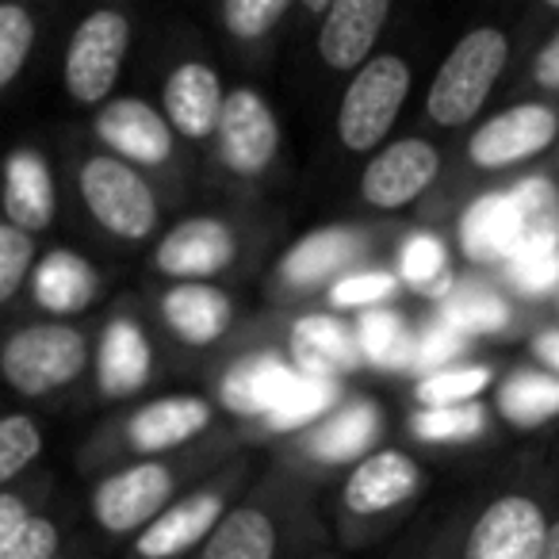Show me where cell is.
Wrapping results in <instances>:
<instances>
[{
	"label": "cell",
	"mask_w": 559,
	"mask_h": 559,
	"mask_svg": "<svg viewBox=\"0 0 559 559\" xmlns=\"http://www.w3.org/2000/svg\"><path fill=\"white\" fill-rule=\"evenodd\" d=\"M460 345H464V334H460L452 322H444L441 314H437L426 330H418V334H414L411 368H418V372L426 376V372H437V368H444V365H456L452 357L460 353Z\"/></svg>",
	"instance_id": "44"
},
{
	"label": "cell",
	"mask_w": 559,
	"mask_h": 559,
	"mask_svg": "<svg viewBox=\"0 0 559 559\" xmlns=\"http://www.w3.org/2000/svg\"><path fill=\"white\" fill-rule=\"evenodd\" d=\"M380 433H383V411L376 406V399L345 395L326 418L292 433L276 456L288 460L296 472H304L307 479L319 483V475L334 472V467H353L372 449H380L376 444Z\"/></svg>",
	"instance_id": "14"
},
{
	"label": "cell",
	"mask_w": 559,
	"mask_h": 559,
	"mask_svg": "<svg viewBox=\"0 0 559 559\" xmlns=\"http://www.w3.org/2000/svg\"><path fill=\"white\" fill-rule=\"evenodd\" d=\"M296 0H223L215 20L230 43L241 50H257L276 39V32L296 16Z\"/></svg>",
	"instance_id": "35"
},
{
	"label": "cell",
	"mask_w": 559,
	"mask_h": 559,
	"mask_svg": "<svg viewBox=\"0 0 559 559\" xmlns=\"http://www.w3.org/2000/svg\"><path fill=\"white\" fill-rule=\"evenodd\" d=\"M395 4L391 0H330L319 16V35H314V55L322 70L337 78H353L365 62L380 55V39L388 32Z\"/></svg>",
	"instance_id": "22"
},
{
	"label": "cell",
	"mask_w": 559,
	"mask_h": 559,
	"mask_svg": "<svg viewBox=\"0 0 559 559\" xmlns=\"http://www.w3.org/2000/svg\"><path fill=\"white\" fill-rule=\"evenodd\" d=\"M559 139V108L548 100H518L510 108L483 116L467 131L464 157L479 173H510L551 150Z\"/></svg>",
	"instance_id": "17"
},
{
	"label": "cell",
	"mask_w": 559,
	"mask_h": 559,
	"mask_svg": "<svg viewBox=\"0 0 559 559\" xmlns=\"http://www.w3.org/2000/svg\"><path fill=\"white\" fill-rule=\"evenodd\" d=\"M533 85L540 88V93L559 96V27H551V35L533 55Z\"/></svg>",
	"instance_id": "45"
},
{
	"label": "cell",
	"mask_w": 559,
	"mask_h": 559,
	"mask_svg": "<svg viewBox=\"0 0 559 559\" xmlns=\"http://www.w3.org/2000/svg\"><path fill=\"white\" fill-rule=\"evenodd\" d=\"M157 100L180 142H211L226 104V81L203 55H185L165 70Z\"/></svg>",
	"instance_id": "21"
},
{
	"label": "cell",
	"mask_w": 559,
	"mask_h": 559,
	"mask_svg": "<svg viewBox=\"0 0 559 559\" xmlns=\"http://www.w3.org/2000/svg\"><path fill=\"white\" fill-rule=\"evenodd\" d=\"M284 150V127L272 108V100L257 85H234L226 88L223 116H218L211 154L226 177L253 185L272 173Z\"/></svg>",
	"instance_id": "13"
},
{
	"label": "cell",
	"mask_w": 559,
	"mask_h": 559,
	"mask_svg": "<svg viewBox=\"0 0 559 559\" xmlns=\"http://www.w3.org/2000/svg\"><path fill=\"white\" fill-rule=\"evenodd\" d=\"M444 322L460 330V334H506L513 326V307L495 284L487 280H456V288L449 299H441Z\"/></svg>",
	"instance_id": "29"
},
{
	"label": "cell",
	"mask_w": 559,
	"mask_h": 559,
	"mask_svg": "<svg viewBox=\"0 0 559 559\" xmlns=\"http://www.w3.org/2000/svg\"><path fill=\"white\" fill-rule=\"evenodd\" d=\"M383 234L365 223H330L314 226L311 234L296 238L269 276V296L284 307L307 304L326 296L337 280L357 272L376 253Z\"/></svg>",
	"instance_id": "9"
},
{
	"label": "cell",
	"mask_w": 559,
	"mask_h": 559,
	"mask_svg": "<svg viewBox=\"0 0 559 559\" xmlns=\"http://www.w3.org/2000/svg\"><path fill=\"white\" fill-rule=\"evenodd\" d=\"M73 540H78L73 513H70V506H66V498H58V502H50L43 513H35V518L0 548V559H62Z\"/></svg>",
	"instance_id": "37"
},
{
	"label": "cell",
	"mask_w": 559,
	"mask_h": 559,
	"mask_svg": "<svg viewBox=\"0 0 559 559\" xmlns=\"http://www.w3.org/2000/svg\"><path fill=\"white\" fill-rule=\"evenodd\" d=\"M241 253L246 246L238 223L218 211H195L157 238L150 272L165 284H218V276H226L241 261Z\"/></svg>",
	"instance_id": "15"
},
{
	"label": "cell",
	"mask_w": 559,
	"mask_h": 559,
	"mask_svg": "<svg viewBox=\"0 0 559 559\" xmlns=\"http://www.w3.org/2000/svg\"><path fill=\"white\" fill-rule=\"evenodd\" d=\"M62 559H104V556H96L93 548H85V540L78 536V540H73L70 548H66V556H62Z\"/></svg>",
	"instance_id": "49"
},
{
	"label": "cell",
	"mask_w": 559,
	"mask_h": 559,
	"mask_svg": "<svg viewBox=\"0 0 559 559\" xmlns=\"http://www.w3.org/2000/svg\"><path fill=\"white\" fill-rule=\"evenodd\" d=\"M460 533H464L460 525H444L441 533L433 536V544H429L426 551H418V556H406V559H456L460 556Z\"/></svg>",
	"instance_id": "46"
},
{
	"label": "cell",
	"mask_w": 559,
	"mask_h": 559,
	"mask_svg": "<svg viewBox=\"0 0 559 559\" xmlns=\"http://www.w3.org/2000/svg\"><path fill=\"white\" fill-rule=\"evenodd\" d=\"M513 58V43L506 27L479 24L464 32L452 50L441 58L433 81L426 88V119L441 131L475 127L487 108L490 93L502 81L506 66Z\"/></svg>",
	"instance_id": "8"
},
{
	"label": "cell",
	"mask_w": 559,
	"mask_h": 559,
	"mask_svg": "<svg viewBox=\"0 0 559 559\" xmlns=\"http://www.w3.org/2000/svg\"><path fill=\"white\" fill-rule=\"evenodd\" d=\"M506 280L521 296H548L559 288V249H540V253H518L502 264Z\"/></svg>",
	"instance_id": "43"
},
{
	"label": "cell",
	"mask_w": 559,
	"mask_h": 559,
	"mask_svg": "<svg viewBox=\"0 0 559 559\" xmlns=\"http://www.w3.org/2000/svg\"><path fill=\"white\" fill-rule=\"evenodd\" d=\"M264 437L253 426H218L211 437L195 441L192 449L173 452L162 460H139L116 472L88 479L85 513L88 525L111 544H127L139 536L162 510H169L180 495L203 483L211 472L234 460L246 449H261Z\"/></svg>",
	"instance_id": "1"
},
{
	"label": "cell",
	"mask_w": 559,
	"mask_h": 559,
	"mask_svg": "<svg viewBox=\"0 0 559 559\" xmlns=\"http://www.w3.org/2000/svg\"><path fill=\"white\" fill-rule=\"evenodd\" d=\"M218 426H223V411L215 406V399L195 395V391L157 395L100 421L81 441L78 467L96 479V475L116 472L123 464L162 460L173 456V452L192 449L195 441L211 437Z\"/></svg>",
	"instance_id": "3"
},
{
	"label": "cell",
	"mask_w": 559,
	"mask_h": 559,
	"mask_svg": "<svg viewBox=\"0 0 559 559\" xmlns=\"http://www.w3.org/2000/svg\"><path fill=\"white\" fill-rule=\"evenodd\" d=\"M134 47V16L127 9H93L78 20L62 58V88L78 108H104L123 81Z\"/></svg>",
	"instance_id": "12"
},
{
	"label": "cell",
	"mask_w": 559,
	"mask_h": 559,
	"mask_svg": "<svg viewBox=\"0 0 559 559\" xmlns=\"http://www.w3.org/2000/svg\"><path fill=\"white\" fill-rule=\"evenodd\" d=\"M93 139L96 150L119 157L139 173H177L180 165V139L165 123L162 108L142 96H111L104 108L93 111Z\"/></svg>",
	"instance_id": "16"
},
{
	"label": "cell",
	"mask_w": 559,
	"mask_h": 559,
	"mask_svg": "<svg viewBox=\"0 0 559 559\" xmlns=\"http://www.w3.org/2000/svg\"><path fill=\"white\" fill-rule=\"evenodd\" d=\"M528 349H533V357L559 380V330H540Z\"/></svg>",
	"instance_id": "47"
},
{
	"label": "cell",
	"mask_w": 559,
	"mask_h": 559,
	"mask_svg": "<svg viewBox=\"0 0 559 559\" xmlns=\"http://www.w3.org/2000/svg\"><path fill=\"white\" fill-rule=\"evenodd\" d=\"M495 414L513 429H540L559 418V380L544 368H518L495 383Z\"/></svg>",
	"instance_id": "28"
},
{
	"label": "cell",
	"mask_w": 559,
	"mask_h": 559,
	"mask_svg": "<svg viewBox=\"0 0 559 559\" xmlns=\"http://www.w3.org/2000/svg\"><path fill=\"white\" fill-rule=\"evenodd\" d=\"M319 483L288 460H264L257 483L230 506L192 559H311L330 548V528L314 502Z\"/></svg>",
	"instance_id": "2"
},
{
	"label": "cell",
	"mask_w": 559,
	"mask_h": 559,
	"mask_svg": "<svg viewBox=\"0 0 559 559\" xmlns=\"http://www.w3.org/2000/svg\"><path fill=\"white\" fill-rule=\"evenodd\" d=\"M399 284L418 296L429 299H449V292L456 288V276H452V261H449V246H444L437 234L429 230H414L399 241Z\"/></svg>",
	"instance_id": "30"
},
{
	"label": "cell",
	"mask_w": 559,
	"mask_h": 559,
	"mask_svg": "<svg viewBox=\"0 0 559 559\" xmlns=\"http://www.w3.org/2000/svg\"><path fill=\"white\" fill-rule=\"evenodd\" d=\"M490 426V411L483 403H464V406H437V411H421L414 406L406 429L414 441L421 444H464L483 437Z\"/></svg>",
	"instance_id": "39"
},
{
	"label": "cell",
	"mask_w": 559,
	"mask_h": 559,
	"mask_svg": "<svg viewBox=\"0 0 559 559\" xmlns=\"http://www.w3.org/2000/svg\"><path fill=\"white\" fill-rule=\"evenodd\" d=\"M495 383H498V368L479 365V360H456V365H444L437 372L418 376L411 388V399L421 411L464 406V403H479Z\"/></svg>",
	"instance_id": "34"
},
{
	"label": "cell",
	"mask_w": 559,
	"mask_h": 559,
	"mask_svg": "<svg viewBox=\"0 0 559 559\" xmlns=\"http://www.w3.org/2000/svg\"><path fill=\"white\" fill-rule=\"evenodd\" d=\"M39 12L20 0H0V96L20 81L39 47Z\"/></svg>",
	"instance_id": "38"
},
{
	"label": "cell",
	"mask_w": 559,
	"mask_h": 559,
	"mask_svg": "<svg viewBox=\"0 0 559 559\" xmlns=\"http://www.w3.org/2000/svg\"><path fill=\"white\" fill-rule=\"evenodd\" d=\"M288 360L299 376H319V380H342L365 365L353 322L330 311H307L292 322Z\"/></svg>",
	"instance_id": "26"
},
{
	"label": "cell",
	"mask_w": 559,
	"mask_h": 559,
	"mask_svg": "<svg viewBox=\"0 0 559 559\" xmlns=\"http://www.w3.org/2000/svg\"><path fill=\"white\" fill-rule=\"evenodd\" d=\"M399 276L391 269H357L345 280H337L334 288L326 292L330 314H365L376 307H388L399 296Z\"/></svg>",
	"instance_id": "40"
},
{
	"label": "cell",
	"mask_w": 559,
	"mask_h": 559,
	"mask_svg": "<svg viewBox=\"0 0 559 559\" xmlns=\"http://www.w3.org/2000/svg\"><path fill=\"white\" fill-rule=\"evenodd\" d=\"M444 154L437 142L421 139V134H403L380 146L360 169V203L380 215H395L406 211L441 180Z\"/></svg>",
	"instance_id": "19"
},
{
	"label": "cell",
	"mask_w": 559,
	"mask_h": 559,
	"mask_svg": "<svg viewBox=\"0 0 559 559\" xmlns=\"http://www.w3.org/2000/svg\"><path fill=\"white\" fill-rule=\"evenodd\" d=\"M58 498H62L58 495V479H55V472H47V467L27 475V479L16 483V487L0 490V548H4V544H9L35 513H43L50 502H58Z\"/></svg>",
	"instance_id": "41"
},
{
	"label": "cell",
	"mask_w": 559,
	"mask_h": 559,
	"mask_svg": "<svg viewBox=\"0 0 559 559\" xmlns=\"http://www.w3.org/2000/svg\"><path fill=\"white\" fill-rule=\"evenodd\" d=\"M540 559H559V513L551 518V528H548V544H544Z\"/></svg>",
	"instance_id": "48"
},
{
	"label": "cell",
	"mask_w": 559,
	"mask_h": 559,
	"mask_svg": "<svg viewBox=\"0 0 559 559\" xmlns=\"http://www.w3.org/2000/svg\"><path fill=\"white\" fill-rule=\"evenodd\" d=\"M261 467V449H246L226 460L218 472H211L169 510L157 513L139 536H131L123 544V559H192L218 528V521L230 513V506L253 487Z\"/></svg>",
	"instance_id": "6"
},
{
	"label": "cell",
	"mask_w": 559,
	"mask_h": 559,
	"mask_svg": "<svg viewBox=\"0 0 559 559\" xmlns=\"http://www.w3.org/2000/svg\"><path fill=\"white\" fill-rule=\"evenodd\" d=\"M345 399L342 391V380H319V376H296L292 391L284 395L280 411L272 414L264 426H257L261 437H272V433H299V429L314 426L319 418H326L337 403Z\"/></svg>",
	"instance_id": "36"
},
{
	"label": "cell",
	"mask_w": 559,
	"mask_h": 559,
	"mask_svg": "<svg viewBox=\"0 0 559 559\" xmlns=\"http://www.w3.org/2000/svg\"><path fill=\"white\" fill-rule=\"evenodd\" d=\"M73 188L88 223L116 246L134 249L162 238L165 203L146 173L131 169L104 150H88L73 165Z\"/></svg>",
	"instance_id": "7"
},
{
	"label": "cell",
	"mask_w": 559,
	"mask_h": 559,
	"mask_svg": "<svg viewBox=\"0 0 559 559\" xmlns=\"http://www.w3.org/2000/svg\"><path fill=\"white\" fill-rule=\"evenodd\" d=\"M47 452V421L32 411H0V490L16 487L39 472Z\"/></svg>",
	"instance_id": "32"
},
{
	"label": "cell",
	"mask_w": 559,
	"mask_h": 559,
	"mask_svg": "<svg viewBox=\"0 0 559 559\" xmlns=\"http://www.w3.org/2000/svg\"><path fill=\"white\" fill-rule=\"evenodd\" d=\"M39 238L16 230L0 218V314L9 311L20 299V292L27 288V280L35 272V261H39Z\"/></svg>",
	"instance_id": "42"
},
{
	"label": "cell",
	"mask_w": 559,
	"mask_h": 559,
	"mask_svg": "<svg viewBox=\"0 0 559 559\" xmlns=\"http://www.w3.org/2000/svg\"><path fill=\"white\" fill-rule=\"evenodd\" d=\"M0 218L32 238L55 226L58 177L39 146H16L0 162Z\"/></svg>",
	"instance_id": "25"
},
{
	"label": "cell",
	"mask_w": 559,
	"mask_h": 559,
	"mask_svg": "<svg viewBox=\"0 0 559 559\" xmlns=\"http://www.w3.org/2000/svg\"><path fill=\"white\" fill-rule=\"evenodd\" d=\"M551 498L540 483H510L483 498L460 533L456 559H540L551 528Z\"/></svg>",
	"instance_id": "11"
},
{
	"label": "cell",
	"mask_w": 559,
	"mask_h": 559,
	"mask_svg": "<svg viewBox=\"0 0 559 559\" xmlns=\"http://www.w3.org/2000/svg\"><path fill=\"white\" fill-rule=\"evenodd\" d=\"M296 376L299 372L292 368L288 349H280V345H246L211 376L215 406L223 414H230L238 426L257 429L280 411Z\"/></svg>",
	"instance_id": "18"
},
{
	"label": "cell",
	"mask_w": 559,
	"mask_h": 559,
	"mask_svg": "<svg viewBox=\"0 0 559 559\" xmlns=\"http://www.w3.org/2000/svg\"><path fill=\"white\" fill-rule=\"evenodd\" d=\"M411 62L395 50H380L372 62L360 66L337 100V146L357 157H372L380 146H388L391 131L411 100Z\"/></svg>",
	"instance_id": "10"
},
{
	"label": "cell",
	"mask_w": 559,
	"mask_h": 559,
	"mask_svg": "<svg viewBox=\"0 0 559 559\" xmlns=\"http://www.w3.org/2000/svg\"><path fill=\"white\" fill-rule=\"evenodd\" d=\"M506 192H510L513 211H518V223H521L518 253L559 249V188L548 177H525L506 188Z\"/></svg>",
	"instance_id": "31"
},
{
	"label": "cell",
	"mask_w": 559,
	"mask_h": 559,
	"mask_svg": "<svg viewBox=\"0 0 559 559\" xmlns=\"http://www.w3.org/2000/svg\"><path fill=\"white\" fill-rule=\"evenodd\" d=\"M311 559H342V551H337V548H326V551H319V556H311Z\"/></svg>",
	"instance_id": "50"
},
{
	"label": "cell",
	"mask_w": 559,
	"mask_h": 559,
	"mask_svg": "<svg viewBox=\"0 0 559 559\" xmlns=\"http://www.w3.org/2000/svg\"><path fill=\"white\" fill-rule=\"evenodd\" d=\"M456 238L460 253L479 269L510 261L521 246V223L510 192H483L479 200L467 203L464 215H460Z\"/></svg>",
	"instance_id": "27"
},
{
	"label": "cell",
	"mask_w": 559,
	"mask_h": 559,
	"mask_svg": "<svg viewBox=\"0 0 559 559\" xmlns=\"http://www.w3.org/2000/svg\"><path fill=\"white\" fill-rule=\"evenodd\" d=\"M154 322L180 349H215L238 322V304L223 284H165L154 296Z\"/></svg>",
	"instance_id": "23"
},
{
	"label": "cell",
	"mask_w": 559,
	"mask_h": 559,
	"mask_svg": "<svg viewBox=\"0 0 559 559\" xmlns=\"http://www.w3.org/2000/svg\"><path fill=\"white\" fill-rule=\"evenodd\" d=\"M96 330L88 322L32 319L0 330V383L16 399L47 403L93 376Z\"/></svg>",
	"instance_id": "4"
},
{
	"label": "cell",
	"mask_w": 559,
	"mask_h": 559,
	"mask_svg": "<svg viewBox=\"0 0 559 559\" xmlns=\"http://www.w3.org/2000/svg\"><path fill=\"white\" fill-rule=\"evenodd\" d=\"M157 349L150 337L146 322H142L134 304H116V311L104 314L100 330H96V395L100 399H131L154 380Z\"/></svg>",
	"instance_id": "20"
},
{
	"label": "cell",
	"mask_w": 559,
	"mask_h": 559,
	"mask_svg": "<svg viewBox=\"0 0 559 559\" xmlns=\"http://www.w3.org/2000/svg\"><path fill=\"white\" fill-rule=\"evenodd\" d=\"M104 292V276L85 253L66 246H50L39 253L35 272L27 280V299L43 319L58 322H78L96 307Z\"/></svg>",
	"instance_id": "24"
},
{
	"label": "cell",
	"mask_w": 559,
	"mask_h": 559,
	"mask_svg": "<svg viewBox=\"0 0 559 559\" xmlns=\"http://www.w3.org/2000/svg\"><path fill=\"white\" fill-rule=\"evenodd\" d=\"M353 334H357L360 357L368 365L383 368V372H399V368H411L414 357V334L418 330L403 319V311H391V307H376V311L357 314L353 322Z\"/></svg>",
	"instance_id": "33"
},
{
	"label": "cell",
	"mask_w": 559,
	"mask_h": 559,
	"mask_svg": "<svg viewBox=\"0 0 559 559\" xmlns=\"http://www.w3.org/2000/svg\"><path fill=\"white\" fill-rule=\"evenodd\" d=\"M426 467L395 444H380L365 460L345 467V479L334 495V528L342 548L357 551L391 533L426 495Z\"/></svg>",
	"instance_id": "5"
}]
</instances>
